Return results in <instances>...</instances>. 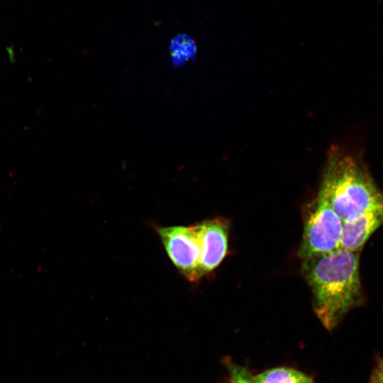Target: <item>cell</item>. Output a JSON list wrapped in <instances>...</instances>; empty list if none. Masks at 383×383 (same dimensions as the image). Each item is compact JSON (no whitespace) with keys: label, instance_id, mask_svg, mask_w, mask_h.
<instances>
[{"label":"cell","instance_id":"1","mask_svg":"<svg viewBox=\"0 0 383 383\" xmlns=\"http://www.w3.org/2000/svg\"><path fill=\"white\" fill-rule=\"evenodd\" d=\"M360 255V252L339 248L303 260L301 272L311 290L313 311L328 331L365 302Z\"/></svg>","mask_w":383,"mask_h":383},{"label":"cell","instance_id":"2","mask_svg":"<svg viewBox=\"0 0 383 383\" xmlns=\"http://www.w3.org/2000/svg\"><path fill=\"white\" fill-rule=\"evenodd\" d=\"M318 194L342 221L383 207V192L363 162L337 147L329 151Z\"/></svg>","mask_w":383,"mask_h":383},{"label":"cell","instance_id":"3","mask_svg":"<svg viewBox=\"0 0 383 383\" xmlns=\"http://www.w3.org/2000/svg\"><path fill=\"white\" fill-rule=\"evenodd\" d=\"M343 221L321 194L306 207L299 255L303 260L340 248Z\"/></svg>","mask_w":383,"mask_h":383},{"label":"cell","instance_id":"4","mask_svg":"<svg viewBox=\"0 0 383 383\" xmlns=\"http://www.w3.org/2000/svg\"><path fill=\"white\" fill-rule=\"evenodd\" d=\"M156 231L170 259L188 281L199 280L201 249L194 225L157 227Z\"/></svg>","mask_w":383,"mask_h":383},{"label":"cell","instance_id":"5","mask_svg":"<svg viewBox=\"0 0 383 383\" xmlns=\"http://www.w3.org/2000/svg\"><path fill=\"white\" fill-rule=\"evenodd\" d=\"M199 241L201 254L199 279L212 272L222 262L228 251V223L216 218L194 225Z\"/></svg>","mask_w":383,"mask_h":383},{"label":"cell","instance_id":"6","mask_svg":"<svg viewBox=\"0 0 383 383\" xmlns=\"http://www.w3.org/2000/svg\"><path fill=\"white\" fill-rule=\"evenodd\" d=\"M383 225V207L370 209L343 221L340 248L360 252L370 237Z\"/></svg>","mask_w":383,"mask_h":383},{"label":"cell","instance_id":"7","mask_svg":"<svg viewBox=\"0 0 383 383\" xmlns=\"http://www.w3.org/2000/svg\"><path fill=\"white\" fill-rule=\"evenodd\" d=\"M254 383H316L305 373L287 367L268 369L253 376Z\"/></svg>","mask_w":383,"mask_h":383},{"label":"cell","instance_id":"8","mask_svg":"<svg viewBox=\"0 0 383 383\" xmlns=\"http://www.w3.org/2000/svg\"><path fill=\"white\" fill-rule=\"evenodd\" d=\"M170 50L173 63L179 65L193 57L196 47L191 38L179 35L172 40Z\"/></svg>","mask_w":383,"mask_h":383},{"label":"cell","instance_id":"9","mask_svg":"<svg viewBox=\"0 0 383 383\" xmlns=\"http://www.w3.org/2000/svg\"><path fill=\"white\" fill-rule=\"evenodd\" d=\"M228 373V383H254L253 376L244 366L228 358L224 360Z\"/></svg>","mask_w":383,"mask_h":383},{"label":"cell","instance_id":"10","mask_svg":"<svg viewBox=\"0 0 383 383\" xmlns=\"http://www.w3.org/2000/svg\"><path fill=\"white\" fill-rule=\"evenodd\" d=\"M368 383H383V359L379 358L372 371Z\"/></svg>","mask_w":383,"mask_h":383}]
</instances>
